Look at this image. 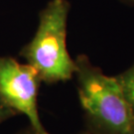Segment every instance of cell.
Wrapping results in <instances>:
<instances>
[{"label":"cell","mask_w":134,"mask_h":134,"mask_svg":"<svg viewBox=\"0 0 134 134\" xmlns=\"http://www.w3.org/2000/svg\"><path fill=\"white\" fill-rule=\"evenodd\" d=\"M77 94L91 134H134V110L116 77L105 75L86 55L75 59Z\"/></svg>","instance_id":"1"},{"label":"cell","mask_w":134,"mask_h":134,"mask_svg":"<svg viewBox=\"0 0 134 134\" xmlns=\"http://www.w3.org/2000/svg\"><path fill=\"white\" fill-rule=\"evenodd\" d=\"M71 4L68 0H50L39 13L33 38L19 56L37 71L42 82H64L75 77L76 62L67 48V25Z\"/></svg>","instance_id":"2"},{"label":"cell","mask_w":134,"mask_h":134,"mask_svg":"<svg viewBox=\"0 0 134 134\" xmlns=\"http://www.w3.org/2000/svg\"><path fill=\"white\" fill-rule=\"evenodd\" d=\"M41 82L37 71L29 64L9 56H0V97L17 114L26 116L33 129L47 133L39 114Z\"/></svg>","instance_id":"3"},{"label":"cell","mask_w":134,"mask_h":134,"mask_svg":"<svg viewBox=\"0 0 134 134\" xmlns=\"http://www.w3.org/2000/svg\"><path fill=\"white\" fill-rule=\"evenodd\" d=\"M122 86L125 96L134 110V64L123 72L116 76Z\"/></svg>","instance_id":"4"},{"label":"cell","mask_w":134,"mask_h":134,"mask_svg":"<svg viewBox=\"0 0 134 134\" xmlns=\"http://www.w3.org/2000/svg\"><path fill=\"white\" fill-rule=\"evenodd\" d=\"M18 115L13 109H11L9 106L5 104V102L0 97V124L7 121L8 119Z\"/></svg>","instance_id":"5"},{"label":"cell","mask_w":134,"mask_h":134,"mask_svg":"<svg viewBox=\"0 0 134 134\" xmlns=\"http://www.w3.org/2000/svg\"><path fill=\"white\" fill-rule=\"evenodd\" d=\"M16 134H50L49 132H47V133H40V132H38V131H36L35 129H33L30 125H29V127H27V128H25V129H23L22 131H20V132H18V133ZM80 134H91L88 131H85V132H81V133Z\"/></svg>","instance_id":"6"},{"label":"cell","mask_w":134,"mask_h":134,"mask_svg":"<svg viewBox=\"0 0 134 134\" xmlns=\"http://www.w3.org/2000/svg\"><path fill=\"white\" fill-rule=\"evenodd\" d=\"M125 2H128V3H132L134 4V0H124Z\"/></svg>","instance_id":"7"}]
</instances>
